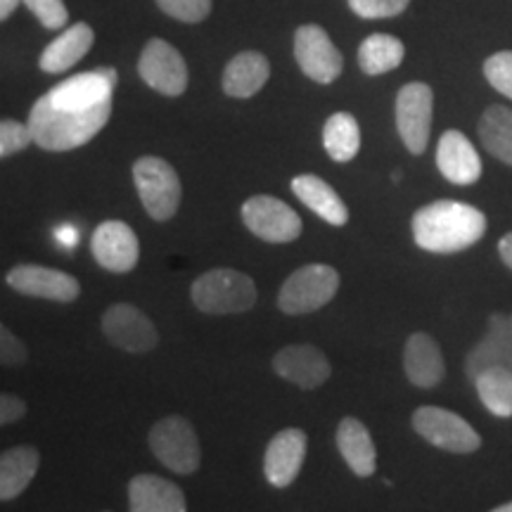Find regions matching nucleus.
I'll use <instances>...</instances> for the list:
<instances>
[{
    "instance_id": "nucleus-1",
    "label": "nucleus",
    "mask_w": 512,
    "mask_h": 512,
    "mask_svg": "<svg viewBox=\"0 0 512 512\" xmlns=\"http://www.w3.org/2000/svg\"><path fill=\"white\" fill-rule=\"evenodd\" d=\"M117 79V69L100 67L69 76L41 95L27 121L34 145L48 152H67L93 140L110 121Z\"/></svg>"
},
{
    "instance_id": "nucleus-2",
    "label": "nucleus",
    "mask_w": 512,
    "mask_h": 512,
    "mask_svg": "<svg viewBox=\"0 0 512 512\" xmlns=\"http://www.w3.org/2000/svg\"><path fill=\"white\" fill-rule=\"evenodd\" d=\"M484 211L465 202L437 200L413 214L415 245L430 254H456L477 245L486 233Z\"/></svg>"
},
{
    "instance_id": "nucleus-3",
    "label": "nucleus",
    "mask_w": 512,
    "mask_h": 512,
    "mask_svg": "<svg viewBox=\"0 0 512 512\" xmlns=\"http://www.w3.org/2000/svg\"><path fill=\"white\" fill-rule=\"evenodd\" d=\"M190 299L207 316L247 313L259 299L254 280L235 268H211L190 287Z\"/></svg>"
},
{
    "instance_id": "nucleus-4",
    "label": "nucleus",
    "mask_w": 512,
    "mask_h": 512,
    "mask_svg": "<svg viewBox=\"0 0 512 512\" xmlns=\"http://www.w3.org/2000/svg\"><path fill=\"white\" fill-rule=\"evenodd\" d=\"M133 183L150 219L171 221L183 200V185L176 169L162 157H140L133 164Z\"/></svg>"
},
{
    "instance_id": "nucleus-5",
    "label": "nucleus",
    "mask_w": 512,
    "mask_h": 512,
    "mask_svg": "<svg viewBox=\"0 0 512 512\" xmlns=\"http://www.w3.org/2000/svg\"><path fill=\"white\" fill-rule=\"evenodd\" d=\"M147 444H150L152 456L176 475H192L200 470V439H197L195 427L183 415H169L155 422L147 434Z\"/></svg>"
},
{
    "instance_id": "nucleus-6",
    "label": "nucleus",
    "mask_w": 512,
    "mask_h": 512,
    "mask_svg": "<svg viewBox=\"0 0 512 512\" xmlns=\"http://www.w3.org/2000/svg\"><path fill=\"white\" fill-rule=\"evenodd\" d=\"M339 273L328 264H309L297 268L278 292V309L287 316H306L323 309L335 299Z\"/></svg>"
},
{
    "instance_id": "nucleus-7",
    "label": "nucleus",
    "mask_w": 512,
    "mask_h": 512,
    "mask_svg": "<svg viewBox=\"0 0 512 512\" xmlns=\"http://www.w3.org/2000/svg\"><path fill=\"white\" fill-rule=\"evenodd\" d=\"M413 430L427 444L448 453H475L482 446V437L465 418L439 406H420L411 418Z\"/></svg>"
},
{
    "instance_id": "nucleus-8",
    "label": "nucleus",
    "mask_w": 512,
    "mask_h": 512,
    "mask_svg": "<svg viewBox=\"0 0 512 512\" xmlns=\"http://www.w3.org/2000/svg\"><path fill=\"white\" fill-rule=\"evenodd\" d=\"M240 216L249 233L275 245L294 242L304 230L297 211L273 195H252L242 204Z\"/></svg>"
},
{
    "instance_id": "nucleus-9",
    "label": "nucleus",
    "mask_w": 512,
    "mask_h": 512,
    "mask_svg": "<svg viewBox=\"0 0 512 512\" xmlns=\"http://www.w3.org/2000/svg\"><path fill=\"white\" fill-rule=\"evenodd\" d=\"M432 110L434 93L427 83H406L396 95V131L411 155H422L427 150L432 133Z\"/></svg>"
},
{
    "instance_id": "nucleus-10",
    "label": "nucleus",
    "mask_w": 512,
    "mask_h": 512,
    "mask_svg": "<svg viewBox=\"0 0 512 512\" xmlns=\"http://www.w3.org/2000/svg\"><path fill=\"white\" fill-rule=\"evenodd\" d=\"M294 60L311 81L323 86L337 81L344 72V55L320 24H302L294 31Z\"/></svg>"
},
{
    "instance_id": "nucleus-11",
    "label": "nucleus",
    "mask_w": 512,
    "mask_h": 512,
    "mask_svg": "<svg viewBox=\"0 0 512 512\" xmlns=\"http://www.w3.org/2000/svg\"><path fill=\"white\" fill-rule=\"evenodd\" d=\"M138 76L152 91L178 98L188 88V64L164 38H150L138 57Z\"/></svg>"
},
{
    "instance_id": "nucleus-12",
    "label": "nucleus",
    "mask_w": 512,
    "mask_h": 512,
    "mask_svg": "<svg viewBox=\"0 0 512 512\" xmlns=\"http://www.w3.org/2000/svg\"><path fill=\"white\" fill-rule=\"evenodd\" d=\"M102 335L126 354H150L159 344V332L150 318L133 304L119 302L102 313Z\"/></svg>"
},
{
    "instance_id": "nucleus-13",
    "label": "nucleus",
    "mask_w": 512,
    "mask_h": 512,
    "mask_svg": "<svg viewBox=\"0 0 512 512\" xmlns=\"http://www.w3.org/2000/svg\"><path fill=\"white\" fill-rule=\"evenodd\" d=\"M5 283L19 294L50 299V302L60 304L74 302L81 294V285L74 275L36 264H17L15 268H10L8 275H5Z\"/></svg>"
},
{
    "instance_id": "nucleus-14",
    "label": "nucleus",
    "mask_w": 512,
    "mask_h": 512,
    "mask_svg": "<svg viewBox=\"0 0 512 512\" xmlns=\"http://www.w3.org/2000/svg\"><path fill=\"white\" fill-rule=\"evenodd\" d=\"M91 252L98 266L110 273H131L138 266L140 242L133 228L124 221H105L95 228Z\"/></svg>"
},
{
    "instance_id": "nucleus-15",
    "label": "nucleus",
    "mask_w": 512,
    "mask_h": 512,
    "mask_svg": "<svg viewBox=\"0 0 512 512\" xmlns=\"http://www.w3.org/2000/svg\"><path fill=\"white\" fill-rule=\"evenodd\" d=\"M306 448H309V437L299 427H287L280 430L268 441L264 453V477L266 482L275 489H285L294 484V479L302 472L306 460Z\"/></svg>"
},
{
    "instance_id": "nucleus-16",
    "label": "nucleus",
    "mask_w": 512,
    "mask_h": 512,
    "mask_svg": "<svg viewBox=\"0 0 512 512\" xmlns=\"http://www.w3.org/2000/svg\"><path fill=\"white\" fill-rule=\"evenodd\" d=\"M273 370L275 375L297 384L299 389H318L332 375L328 356L313 344H290L275 351Z\"/></svg>"
},
{
    "instance_id": "nucleus-17",
    "label": "nucleus",
    "mask_w": 512,
    "mask_h": 512,
    "mask_svg": "<svg viewBox=\"0 0 512 512\" xmlns=\"http://www.w3.org/2000/svg\"><path fill=\"white\" fill-rule=\"evenodd\" d=\"M496 366L512 370V316L505 313H491L486 335L465 358V375L475 382L482 370Z\"/></svg>"
},
{
    "instance_id": "nucleus-18",
    "label": "nucleus",
    "mask_w": 512,
    "mask_h": 512,
    "mask_svg": "<svg viewBox=\"0 0 512 512\" xmlns=\"http://www.w3.org/2000/svg\"><path fill=\"white\" fill-rule=\"evenodd\" d=\"M437 166L441 176L453 185H472L482 176V159L465 133L446 131L437 145Z\"/></svg>"
},
{
    "instance_id": "nucleus-19",
    "label": "nucleus",
    "mask_w": 512,
    "mask_h": 512,
    "mask_svg": "<svg viewBox=\"0 0 512 512\" xmlns=\"http://www.w3.org/2000/svg\"><path fill=\"white\" fill-rule=\"evenodd\" d=\"M403 370L408 382L420 389H434L444 380L446 363L437 339L427 332H413L403 347Z\"/></svg>"
},
{
    "instance_id": "nucleus-20",
    "label": "nucleus",
    "mask_w": 512,
    "mask_h": 512,
    "mask_svg": "<svg viewBox=\"0 0 512 512\" xmlns=\"http://www.w3.org/2000/svg\"><path fill=\"white\" fill-rule=\"evenodd\" d=\"M128 510L133 512H185L181 486L159 475H138L128 482Z\"/></svg>"
},
{
    "instance_id": "nucleus-21",
    "label": "nucleus",
    "mask_w": 512,
    "mask_h": 512,
    "mask_svg": "<svg viewBox=\"0 0 512 512\" xmlns=\"http://www.w3.org/2000/svg\"><path fill=\"white\" fill-rule=\"evenodd\" d=\"M271 79V62L259 50H242L223 69L221 88L228 98L247 100Z\"/></svg>"
},
{
    "instance_id": "nucleus-22",
    "label": "nucleus",
    "mask_w": 512,
    "mask_h": 512,
    "mask_svg": "<svg viewBox=\"0 0 512 512\" xmlns=\"http://www.w3.org/2000/svg\"><path fill=\"white\" fill-rule=\"evenodd\" d=\"M290 188L299 202L306 204L313 214L320 216L325 223L332 226H347L349 221V207L344 204L342 197L337 195V190L332 188L328 181H323L320 176L302 174L294 176Z\"/></svg>"
},
{
    "instance_id": "nucleus-23",
    "label": "nucleus",
    "mask_w": 512,
    "mask_h": 512,
    "mask_svg": "<svg viewBox=\"0 0 512 512\" xmlns=\"http://www.w3.org/2000/svg\"><path fill=\"white\" fill-rule=\"evenodd\" d=\"M95 43V34L91 24L76 22L69 29H64L55 41H50L41 53V69L46 74H62L72 69L76 62L91 53Z\"/></svg>"
},
{
    "instance_id": "nucleus-24",
    "label": "nucleus",
    "mask_w": 512,
    "mask_h": 512,
    "mask_svg": "<svg viewBox=\"0 0 512 512\" xmlns=\"http://www.w3.org/2000/svg\"><path fill=\"white\" fill-rule=\"evenodd\" d=\"M337 448L339 456L349 465V470L356 477L366 479L375 472L377 453L373 437H370L368 427L358 418H342L337 425Z\"/></svg>"
},
{
    "instance_id": "nucleus-25",
    "label": "nucleus",
    "mask_w": 512,
    "mask_h": 512,
    "mask_svg": "<svg viewBox=\"0 0 512 512\" xmlns=\"http://www.w3.org/2000/svg\"><path fill=\"white\" fill-rule=\"evenodd\" d=\"M41 453L34 446H15L0 456V501L8 503L22 496L27 486L34 482Z\"/></svg>"
},
{
    "instance_id": "nucleus-26",
    "label": "nucleus",
    "mask_w": 512,
    "mask_h": 512,
    "mask_svg": "<svg viewBox=\"0 0 512 512\" xmlns=\"http://www.w3.org/2000/svg\"><path fill=\"white\" fill-rule=\"evenodd\" d=\"M477 136L491 157L512 166V107L491 105L479 119Z\"/></svg>"
},
{
    "instance_id": "nucleus-27",
    "label": "nucleus",
    "mask_w": 512,
    "mask_h": 512,
    "mask_svg": "<svg viewBox=\"0 0 512 512\" xmlns=\"http://www.w3.org/2000/svg\"><path fill=\"white\" fill-rule=\"evenodd\" d=\"M323 145L332 162H351L361 150V126L354 114L335 112L323 126Z\"/></svg>"
},
{
    "instance_id": "nucleus-28",
    "label": "nucleus",
    "mask_w": 512,
    "mask_h": 512,
    "mask_svg": "<svg viewBox=\"0 0 512 512\" xmlns=\"http://www.w3.org/2000/svg\"><path fill=\"white\" fill-rule=\"evenodd\" d=\"M406 55V48L396 36L370 34L358 48V67L363 74L380 76L399 67Z\"/></svg>"
},
{
    "instance_id": "nucleus-29",
    "label": "nucleus",
    "mask_w": 512,
    "mask_h": 512,
    "mask_svg": "<svg viewBox=\"0 0 512 512\" xmlns=\"http://www.w3.org/2000/svg\"><path fill=\"white\" fill-rule=\"evenodd\" d=\"M475 389L482 406L496 418H512V370L486 368L475 377Z\"/></svg>"
},
{
    "instance_id": "nucleus-30",
    "label": "nucleus",
    "mask_w": 512,
    "mask_h": 512,
    "mask_svg": "<svg viewBox=\"0 0 512 512\" xmlns=\"http://www.w3.org/2000/svg\"><path fill=\"white\" fill-rule=\"evenodd\" d=\"M157 8L183 24H200L211 15V0H155Z\"/></svg>"
},
{
    "instance_id": "nucleus-31",
    "label": "nucleus",
    "mask_w": 512,
    "mask_h": 512,
    "mask_svg": "<svg viewBox=\"0 0 512 512\" xmlns=\"http://www.w3.org/2000/svg\"><path fill=\"white\" fill-rule=\"evenodd\" d=\"M31 143H34V133L29 124H22L17 119L0 121V157L8 159L17 155V152L27 150Z\"/></svg>"
},
{
    "instance_id": "nucleus-32",
    "label": "nucleus",
    "mask_w": 512,
    "mask_h": 512,
    "mask_svg": "<svg viewBox=\"0 0 512 512\" xmlns=\"http://www.w3.org/2000/svg\"><path fill=\"white\" fill-rule=\"evenodd\" d=\"M484 76L498 93L512 100V50L494 53L484 62Z\"/></svg>"
},
{
    "instance_id": "nucleus-33",
    "label": "nucleus",
    "mask_w": 512,
    "mask_h": 512,
    "mask_svg": "<svg viewBox=\"0 0 512 512\" xmlns=\"http://www.w3.org/2000/svg\"><path fill=\"white\" fill-rule=\"evenodd\" d=\"M24 5L41 22L43 29L57 31L67 27L69 10L64 5V0H24Z\"/></svg>"
},
{
    "instance_id": "nucleus-34",
    "label": "nucleus",
    "mask_w": 512,
    "mask_h": 512,
    "mask_svg": "<svg viewBox=\"0 0 512 512\" xmlns=\"http://www.w3.org/2000/svg\"><path fill=\"white\" fill-rule=\"evenodd\" d=\"M354 15L361 19L399 17L411 5V0H347Z\"/></svg>"
},
{
    "instance_id": "nucleus-35",
    "label": "nucleus",
    "mask_w": 512,
    "mask_h": 512,
    "mask_svg": "<svg viewBox=\"0 0 512 512\" xmlns=\"http://www.w3.org/2000/svg\"><path fill=\"white\" fill-rule=\"evenodd\" d=\"M0 361H3L5 368H22L29 361L27 344L5 325L0 328Z\"/></svg>"
},
{
    "instance_id": "nucleus-36",
    "label": "nucleus",
    "mask_w": 512,
    "mask_h": 512,
    "mask_svg": "<svg viewBox=\"0 0 512 512\" xmlns=\"http://www.w3.org/2000/svg\"><path fill=\"white\" fill-rule=\"evenodd\" d=\"M24 415H27V403L19 399V396L8 392L0 396V425H15Z\"/></svg>"
},
{
    "instance_id": "nucleus-37",
    "label": "nucleus",
    "mask_w": 512,
    "mask_h": 512,
    "mask_svg": "<svg viewBox=\"0 0 512 512\" xmlns=\"http://www.w3.org/2000/svg\"><path fill=\"white\" fill-rule=\"evenodd\" d=\"M498 254H501V261L512 271V233L503 235L501 242H498Z\"/></svg>"
},
{
    "instance_id": "nucleus-38",
    "label": "nucleus",
    "mask_w": 512,
    "mask_h": 512,
    "mask_svg": "<svg viewBox=\"0 0 512 512\" xmlns=\"http://www.w3.org/2000/svg\"><path fill=\"white\" fill-rule=\"evenodd\" d=\"M19 5H24V0H0V19L8 22L10 15L19 8Z\"/></svg>"
},
{
    "instance_id": "nucleus-39",
    "label": "nucleus",
    "mask_w": 512,
    "mask_h": 512,
    "mask_svg": "<svg viewBox=\"0 0 512 512\" xmlns=\"http://www.w3.org/2000/svg\"><path fill=\"white\" fill-rule=\"evenodd\" d=\"M494 512H512V501L510 503H503V505H496Z\"/></svg>"
},
{
    "instance_id": "nucleus-40",
    "label": "nucleus",
    "mask_w": 512,
    "mask_h": 512,
    "mask_svg": "<svg viewBox=\"0 0 512 512\" xmlns=\"http://www.w3.org/2000/svg\"><path fill=\"white\" fill-rule=\"evenodd\" d=\"M510 316H512V313H510Z\"/></svg>"
}]
</instances>
